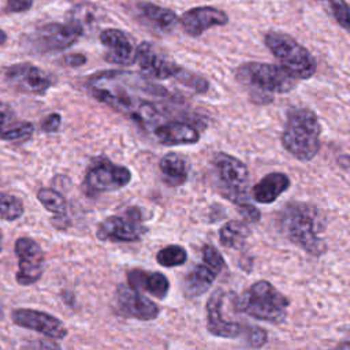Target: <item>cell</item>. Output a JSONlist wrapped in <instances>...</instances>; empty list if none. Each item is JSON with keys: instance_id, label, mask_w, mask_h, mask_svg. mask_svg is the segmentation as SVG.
I'll use <instances>...</instances> for the list:
<instances>
[{"instance_id": "1", "label": "cell", "mask_w": 350, "mask_h": 350, "mask_svg": "<svg viewBox=\"0 0 350 350\" xmlns=\"http://www.w3.org/2000/svg\"><path fill=\"white\" fill-rule=\"evenodd\" d=\"M86 89L96 100L129 116L149 133L163 122L161 103L170 97L163 86L148 77L124 70L94 72L88 78Z\"/></svg>"}, {"instance_id": "2", "label": "cell", "mask_w": 350, "mask_h": 350, "mask_svg": "<svg viewBox=\"0 0 350 350\" xmlns=\"http://www.w3.org/2000/svg\"><path fill=\"white\" fill-rule=\"evenodd\" d=\"M279 226L287 239L309 254L324 253L325 243L320 237L323 217L314 206L305 202L288 204L280 213Z\"/></svg>"}, {"instance_id": "3", "label": "cell", "mask_w": 350, "mask_h": 350, "mask_svg": "<svg viewBox=\"0 0 350 350\" xmlns=\"http://www.w3.org/2000/svg\"><path fill=\"white\" fill-rule=\"evenodd\" d=\"M321 127L317 115L306 108H293L287 112L282 133L284 149L301 161H309L320 150Z\"/></svg>"}, {"instance_id": "4", "label": "cell", "mask_w": 350, "mask_h": 350, "mask_svg": "<svg viewBox=\"0 0 350 350\" xmlns=\"http://www.w3.org/2000/svg\"><path fill=\"white\" fill-rule=\"evenodd\" d=\"M237 79L243 86L254 92L253 97L258 103H268L272 100L273 94L290 92L297 79L290 75L282 66L247 62L238 67Z\"/></svg>"}, {"instance_id": "5", "label": "cell", "mask_w": 350, "mask_h": 350, "mask_svg": "<svg viewBox=\"0 0 350 350\" xmlns=\"http://www.w3.org/2000/svg\"><path fill=\"white\" fill-rule=\"evenodd\" d=\"M288 305L287 297L267 280L253 283L235 302V308L239 312L272 324H279L284 320Z\"/></svg>"}, {"instance_id": "6", "label": "cell", "mask_w": 350, "mask_h": 350, "mask_svg": "<svg viewBox=\"0 0 350 350\" xmlns=\"http://www.w3.org/2000/svg\"><path fill=\"white\" fill-rule=\"evenodd\" d=\"M264 42L280 66L295 79H309L316 74L317 63L313 55L288 34L268 31Z\"/></svg>"}, {"instance_id": "7", "label": "cell", "mask_w": 350, "mask_h": 350, "mask_svg": "<svg viewBox=\"0 0 350 350\" xmlns=\"http://www.w3.org/2000/svg\"><path fill=\"white\" fill-rule=\"evenodd\" d=\"M212 168L221 194L235 204L247 201V167L237 157L219 152L212 157Z\"/></svg>"}, {"instance_id": "8", "label": "cell", "mask_w": 350, "mask_h": 350, "mask_svg": "<svg viewBox=\"0 0 350 350\" xmlns=\"http://www.w3.org/2000/svg\"><path fill=\"white\" fill-rule=\"evenodd\" d=\"M131 180V172L124 165H118L107 157H97L89 167L85 182L94 191H111L124 187Z\"/></svg>"}, {"instance_id": "9", "label": "cell", "mask_w": 350, "mask_h": 350, "mask_svg": "<svg viewBox=\"0 0 350 350\" xmlns=\"http://www.w3.org/2000/svg\"><path fill=\"white\" fill-rule=\"evenodd\" d=\"M4 77L12 89L27 94H44L53 85V79L48 72L30 63H18L7 67Z\"/></svg>"}, {"instance_id": "10", "label": "cell", "mask_w": 350, "mask_h": 350, "mask_svg": "<svg viewBox=\"0 0 350 350\" xmlns=\"http://www.w3.org/2000/svg\"><path fill=\"white\" fill-rule=\"evenodd\" d=\"M138 209L127 211L126 216H109L97 228V238L112 242H134L144 237L146 228L139 223Z\"/></svg>"}, {"instance_id": "11", "label": "cell", "mask_w": 350, "mask_h": 350, "mask_svg": "<svg viewBox=\"0 0 350 350\" xmlns=\"http://www.w3.org/2000/svg\"><path fill=\"white\" fill-rule=\"evenodd\" d=\"M15 254L19 261L16 282L21 286H30L38 282L44 272V253L41 246L31 238L22 237L15 242Z\"/></svg>"}, {"instance_id": "12", "label": "cell", "mask_w": 350, "mask_h": 350, "mask_svg": "<svg viewBox=\"0 0 350 350\" xmlns=\"http://www.w3.org/2000/svg\"><path fill=\"white\" fill-rule=\"evenodd\" d=\"M82 33L70 23H46L40 26L33 34V46L40 52L63 51L74 45Z\"/></svg>"}, {"instance_id": "13", "label": "cell", "mask_w": 350, "mask_h": 350, "mask_svg": "<svg viewBox=\"0 0 350 350\" xmlns=\"http://www.w3.org/2000/svg\"><path fill=\"white\" fill-rule=\"evenodd\" d=\"M12 321L23 328L33 329L51 339H63L67 335V328L57 317L27 308H19L12 312Z\"/></svg>"}, {"instance_id": "14", "label": "cell", "mask_w": 350, "mask_h": 350, "mask_svg": "<svg viewBox=\"0 0 350 350\" xmlns=\"http://www.w3.org/2000/svg\"><path fill=\"white\" fill-rule=\"evenodd\" d=\"M142 71V74L148 78L153 79H167L175 78L182 67L176 63L165 57L156 46L150 42H141L137 46V60H135Z\"/></svg>"}, {"instance_id": "15", "label": "cell", "mask_w": 350, "mask_h": 350, "mask_svg": "<svg viewBox=\"0 0 350 350\" xmlns=\"http://www.w3.org/2000/svg\"><path fill=\"white\" fill-rule=\"evenodd\" d=\"M100 42L107 48L104 59L118 66H131L137 60V46L119 29H105L100 33Z\"/></svg>"}, {"instance_id": "16", "label": "cell", "mask_w": 350, "mask_h": 350, "mask_svg": "<svg viewBox=\"0 0 350 350\" xmlns=\"http://www.w3.org/2000/svg\"><path fill=\"white\" fill-rule=\"evenodd\" d=\"M227 22L228 15L223 10L211 5L190 8L180 16L183 30L191 37H198L213 26H224Z\"/></svg>"}, {"instance_id": "17", "label": "cell", "mask_w": 350, "mask_h": 350, "mask_svg": "<svg viewBox=\"0 0 350 350\" xmlns=\"http://www.w3.org/2000/svg\"><path fill=\"white\" fill-rule=\"evenodd\" d=\"M223 297L224 293L223 290L217 288L213 291V294L209 297L206 302V327L208 331L220 338H238L241 335H245L247 327L234 323V321H227L221 317V304H223Z\"/></svg>"}, {"instance_id": "18", "label": "cell", "mask_w": 350, "mask_h": 350, "mask_svg": "<svg viewBox=\"0 0 350 350\" xmlns=\"http://www.w3.org/2000/svg\"><path fill=\"white\" fill-rule=\"evenodd\" d=\"M118 301L120 308L131 317L138 320H153L159 314V306L144 297L139 291L131 288L130 286L120 284L118 287Z\"/></svg>"}, {"instance_id": "19", "label": "cell", "mask_w": 350, "mask_h": 350, "mask_svg": "<svg viewBox=\"0 0 350 350\" xmlns=\"http://www.w3.org/2000/svg\"><path fill=\"white\" fill-rule=\"evenodd\" d=\"M153 137L164 145L196 144L200 139V133L194 126L180 120H163L153 131Z\"/></svg>"}, {"instance_id": "20", "label": "cell", "mask_w": 350, "mask_h": 350, "mask_svg": "<svg viewBox=\"0 0 350 350\" xmlns=\"http://www.w3.org/2000/svg\"><path fill=\"white\" fill-rule=\"evenodd\" d=\"M127 282L131 288L137 291H148L157 298H164L170 290L168 279L160 272L131 269L127 273Z\"/></svg>"}, {"instance_id": "21", "label": "cell", "mask_w": 350, "mask_h": 350, "mask_svg": "<svg viewBox=\"0 0 350 350\" xmlns=\"http://www.w3.org/2000/svg\"><path fill=\"white\" fill-rule=\"evenodd\" d=\"M290 187V179L286 174L271 172L261 178L253 187V198L258 204H271Z\"/></svg>"}, {"instance_id": "22", "label": "cell", "mask_w": 350, "mask_h": 350, "mask_svg": "<svg viewBox=\"0 0 350 350\" xmlns=\"http://www.w3.org/2000/svg\"><path fill=\"white\" fill-rule=\"evenodd\" d=\"M138 15L150 26L161 30V31H170L174 29L178 15L170 10L160 5H156L153 3H138L135 5Z\"/></svg>"}, {"instance_id": "23", "label": "cell", "mask_w": 350, "mask_h": 350, "mask_svg": "<svg viewBox=\"0 0 350 350\" xmlns=\"http://www.w3.org/2000/svg\"><path fill=\"white\" fill-rule=\"evenodd\" d=\"M159 168L167 185L175 187L186 182L189 176V163L178 153H167L161 157Z\"/></svg>"}, {"instance_id": "24", "label": "cell", "mask_w": 350, "mask_h": 350, "mask_svg": "<svg viewBox=\"0 0 350 350\" xmlns=\"http://www.w3.org/2000/svg\"><path fill=\"white\" fill-rule=\"evenodd\" d=\"M101 16V8L90 4L81 3L71 7L67 12V23L75 26L82 34H85L89 29H93Z\"/></svg>"}, {"instance_id": "25", "label": "cell", "mask_w": 350, "mask_h": 350, "mask_svg": "<svg viewBox=\"0 0 350 350\" xmlns=\"http://www.w3.org/2000/svg\"><path fill=\"white\" fill-rule=\"evenodd\" d=\"M216 278V271L209 265H196L185 279L186 293L191 297H197L204 294Z\"/></svg>"}, {"instance_id": "26", "label": "cell", "mask_w": 350, "mask_h": 350, "mask_svg": "<svg viewBox=\"0 0 350 350\" xmlns=\"http://www.w3.org/2000/svg\"><path fill=\"white\" fill-rule=\"evenodd\" d=\"M249 235V228L243 221L230 220L219 231L220 243L226 247H239L245 243Z\"/></svg>"}, {"instance_id": "27", "label": "cell", "mask_w": 350, "mask_h": 350, "mask_svg": "<svg viewBox=\"0 0 350 350\" xmlns=\"http://www.w3.org/2000/svg\"><path fill=\"white\" fill-rule=\"evenodd\" d=\"M37 198L41 205L51 213H53L57 219H64L67 212V204L64 197L56 191L55 189L42 187L37 191Z\"/></svg>"}, {"instance_id": "28", "label": "cell", "mask_w": 350, "mask_h": 350, "mask_svg": "<svg viewBox=\"0 0 350 350\" xmlns=\"http://www.w3.org/2000/svg\"><path fill=\"white\" fill-rule=\"evenodd\" d=\"M34 126L27 120H14L0 131V138L4 141H26L33 135Z\"/></svg>"}, {"instance_id": "29", "label": "cell", "mask_w": 350, "mask_h": 350, "mask_svg": "<svg viewBox=\"0 0 350 350\" xmlns=\"http://www.w3.org/2000/svg\"><path fill=\"white\" fill-rule=\"evenodd\" d=\"M23 215L22 201L7 193H0V220L12 221Z\"/></svg>"}, {"instance_id": "30", "label": "cell", "mask_w": 350, "mask_h": 350, "mask_svg": "<svg viewBox=\"0 0 350 350\" xmlns=\"http://www.w3.org/2000/svg\"><path fill=\"white\" fill-rule=\"evenodd\" d=\"M156 260L160 265L167 267V268L178 267V265H182L187 260V253L179 245H170V246L163 247L157 253Z\"/></svg>"}, {"instance_id": "31", "label": "cell", "mask_w": 350, "mask_h": 350, "mask_svg": "<svg viewBox=\"0 0 350 350\" xmlns=\"http://www.w3.org/2000/svg\"><path fill=\"white\" fill-rule=\"evenodd\" d=\"M175 78L180 83L186 85L187 88H190V89H193L198 93H205L209 88V82L205 78H202V77H200V75H197L191 71H187L185 68H180V71L178 72V75Z\"/></svg>"}, {"instance_id": "32", "label": "cell", "mask_w": 350, "mask_h": 350, "mask_svg": "<svg viewBox=\"0 0 350 350\" xmlns=\"http://www.w3.org/2000/svg\"><path fill=\"white\" fill-rule=\"evenodd\" d=\"M328 3L338 25L350 31V5L345 0H328Z\"/></svg>"}, {"instance_id": "33", "label": "cell", "mask_w": 350, "mask_h": 350, "mask_svg": "<svg viewBox=\"0 0 350 350\" xmlns=\"http://www.w3.org/2000/svg\"><path fill=\"white\" fill-rule=\"evenodd\" d=\"M202 258L206 262V265H209L216 272L224 267V260L220 252L213 245H205L202 247Z\"/></svg>"}, {"instance_id": "34", "label": "cell", "mask_w": 350, "mask_h": 350, "mask_svg": "<svg viewBox=\"0 0 350 350\" xmlns=\"http://www.w3.org/2000/svg\"><path fill=\"white\" fill-rule=\"evenodd\" d=\"M245 338H246L247 343L253 347H261L268 340L267 332L258 327H247V329L245 332Z\"/></svg>"}, {"instance_id": "35", "label": "cell", "mask_w": 350, "mask_h": 350, "mask_svg": "<svg viewBox=\"0 0 350 350\" xmlns=\"http://www.w3.org/2000/svg\"><path fill=\"white\" fill-rule=\"evenodd\" d=\"M237 205H238V211H239L241 216H242L247 223H256V221L260 220V216H261L260 211H258L254 205H252L250 202L243 201V202H239V204H237Z\"/></svg>"}, {"instance_id": "36", "label": "cell", "mask_w": 350, "mask_h": 350, "mask_svg": "<svg viewBox=\"0 0 350 350\" xmlns=\"http://www.w3.org/2000/svg\"><path fill=\"white\" fill-rule=\"evenodd\" d=\"M62 124V116L57 112H52L48 113L42 120H41V129L45 133H55L59 130Z\"/></svg>"}, {"instance_id": "37", "label": "cell", "mask_w": 350, "mask_h": 350, "mask_svg": "<svg viewBox=\"0 0 350 350\" xmlns=\"http://www.w3.org/2000/svg\"><path fill=\"white\" fill-rule=\"evenodd\" d=\"M34 0H7L5 11L7 12H25L31 8Z\"/></svg>"}, {"instance_id": "38", "label": "cell", "mask_w": 350, "mask_h": 350, "mask_svg": "<svg viewBox=\"0 0 350 350\" xmlns=\"http://www.w3.org/2000/svg\"><path fill=\"white\" fill-rule=\"evenodd\" d=\"M14 120H15V113L12 108L7 103L0 101V131L4 130Z\"/></svg>"}, {"instance_id": "39", "label": "cell", "mask_w": 350, "mask_h": 350, "mask_svg": "<svg viewBox=\"0 0 350 350\" xmlns=\"http://www.w3.org/2000/svg\"><path fill=\"white\" fill-rule=\"evenodd\" d=\"M86 60H88L86 56L82 53H70L62 59L63 64H66L68 67H79V66L85 64Z\"/></svg>"}, {"instance_id": "40", "label": "cell", "mask_w": 350, "mask_h": 350, "mask_svg": "<svg viewBox=\"0 0 350 350\" xmlns=\"http://www.w3.org/2000/svg\"><path fill=\"white\" fill-rule=\"evenodd\" d=\"M7 41V34H5V31L4 30H1L0 29V45L1 44H4Z\"/></svg>"}, {"instance_id": "41", "label": "cell", "mask_w": 350, "mask_h": 350, "mask_svg": "<svg viewBox=\"0 0 350 350\" xmlns=\"http://www.w3.org/2000/svg\"><path fill=\"white\" fill-rule=\"evenodd\" d=\"M339 349H350V342H343L340 345H338Z\"/></svg>"}, {"instance_id": "42", "label": "cell", "mask_w": 350, "mask_h": 350, "mask_svg": "<svg viewBox=\"0 0 350 350\" xmlns=\"http://www.w3.org/2000/svg\"><path fill=\"white\" fill-rule=\"evenodd\" d=\"M1 316H3V306H1V302H0V319H1Z\"/></svg>"}, {"instance_id": "43", "label": "cell", "mask_w": 350, "mask_h": 350, "mask_svg": "<svg viewBox=\"0 0 350 350\" xmlns=\"http://www.w3.org/2000/svg\"><path fill=\"white\" fill-rule=\"evenodd\" d=\"M1 249H3V247H1V245H0V252H1Z\"/></svg>"}]
</instances>
